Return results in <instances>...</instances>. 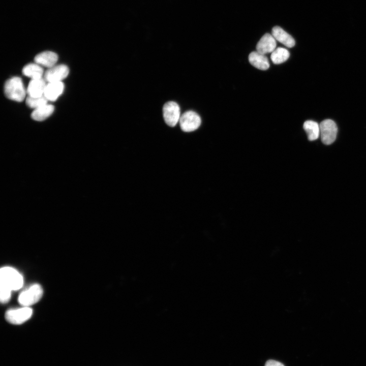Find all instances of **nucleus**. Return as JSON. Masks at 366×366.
I'll return each instance as SVG.
<instances>
[{
	"label": "nucleus",
	"mask_w": 366,
	"mask_h": 366,
	"mask_svg": "<svg viewBox=\"0 0 366 366\" xmlns=\"http://www.w3.org/2000/svg\"><path fill=\"white\" fill-rule=\"evenodd\" d=\"M0 299L3 303L9 301L11 291L21 288L23 285L22 276L15 268L10 266L2 267L0 270Z\"/></svg>",
	"instance_id": "nucleus-1"
},
{
	"label": "nucleus",
	"mask_w": 366,
	"mask_h": 366,
	"mask_svg": "<svg viewBox=\"0 0 366 366\" xmlns=\"http://www.w3.org/2000/svg\"><path fill=\"white\" fill-rule=\"evenodd\" d=\"M4 92L6 97L10 100L22 102L25 96V90L21 79L13 77L5 83Z\"/></svg>",
	"instance_id": "nucleus-2"
},
{
	"label": "nucleus",
	"mask_w": 366,
	"mask_h": 366,
	"mask_svg": "<svg viewBox=\"0 0 366 366\" xmlns=\"http://www.w3.org/2000/svg\"><path fill=\"white\" fill-rule=\"evenodd\" d=\"M43 293V289L40 285H32L20 293L18 302L22 306L29 307L37 302L42 297Z\"/></svg>",
	"instance_id": "nucleus-3"
},
{
	"label": "nucleus",
	"mask_w": 366,
	"mask_h": 366,
	"mask_svg": "<svg viewBox=\"0 0 366 366\" xmlns=\"http://www.w3.org/2000/svg\"><path fill=\"white\" fill-rule=\"evenodd\" d=\"M33 314V310L29 307L8 310L5 313L6 320L13 324L19 325L28 320Z\"/></svg>",
	"instance_id": "nucleus-4"
},
{
	"label": "nucleus",
	"mask_w": 366,
	"mask_h": 366,
	"mask_svg": "<svg viewBox=\"0 0 366 366\" xmlns=\"http://www.w3.org/2000/svg\"><path fill=\"white\" fill-rule=\"evenodd\" d=\"M320 136L322 142L326 145L332 143L337 138L338 128L336 123L330 119L323 120L319 125Z\"/></svg>",
	"instance_id": "nucleus-5"
},
{
	"label": "nucleus",
	"mask_w": 366,
	"mask_h": 366,
	"mask_svg": "<svg viewBox=\"0 0 366 366\" xmlns=\"http://www.w3.org/2000/svg\"><path fill=\"white\" fill-rule=\"evenodd\" d=\"M179 125L185 132H191L197 130L200 126L201 120L199 115L193 111L184 113L180 117Z\"/></svg>",
	"instance_id": "nucleus-6"
},
{
	"label": "nucleus",
	"mask_w": 366,
	"mask_h": 366,
	"mask_svg": "<svg viewBox=\"0 0 366 366\" xmlns=\"http://www.w3.org/2000/svg\"><path fill=\"white\" fill-rule=\"evenodd\" d=\"M163 117L166 124L173 127L176 125L180 119V108L177 103L169 101L163 107Z\"/></svg>",
	"instance_id": "nucleus-7"
},
{
	"label": "nucleus",
	"mask_w": 366,
	"mask_h": 366,
	"mask_svg": "<svg viewBox=\"0 0 366 366\" xmlns=\"http://www.w3.org/2000/svg\"><path fill=\"white\" fill-rule=\"evenodd\" d=\"M69 72V68L65 65H55L45 72L44 79L48 83L59 82L68 76Z\"/></svg>",
	"instance_id": "nucleus-8"
},
{
	"label": "nucleus",
	"mask_w": 366,
	"mask_h": 366,
	"mask_svg": "<svg viewBox=\"0 0 366 366\" xmlns=\"http://www.w3.org/2000/svg\"><path fill=\"white\" fill-rule=\"evenodd\" d=\"M277 46L276 40L272 35L266 33L260 39L256 45L257 51L265 54L271 53Z\"/></svg>",
	"instance_id": "nucleus-9"
},
{
	"label": "nucleus",
	"mask_w": 366,
	"mask_h": 366,
	"mask_svg": "<svg viewBox=\"0 0 366 366\" xmlns=\"http://www.w3.org/2000/svg\"><path fill=\"white\" fill-rule=\"evenodd\" d=\"M57 59V55L55 53L49 51L41 52L37 54L34 58L36 64L48 68L55 66Z\"/></svg>",
	"instance_id": "nucleus-10"
},
{
	"label": "nucleus",
	"mask_w": 366,
	"mask_h": 366,
	"mask_svg": "<svg viewBox=\"0 0 366 366\" xmlns=\"http://www.w3.org/2000/svg\"><path fill=\"white\" fill-rule=\"evenodd\" d=\"M271 35L276 40L288 48H292L295 45V42L293 38L281 27L278 26L273 27Z\"/></svg>",
	"instance_id": "nucleus-11"
},
{
	"label": "nucleus",
	"mask_w": 366,
	"mask_h": 366,
	"mask_svg": "<svg viewBox=\"0 0 366 366\" xmlns=\"http://www.w3.org/2000/svg\"><path fill=\"white\" fill-rule=\"evenodd\" d=\"M46 81L44 79L40 78L32 79L29 82L27 93L29 97H38L44 95L46 86Z\"/></svg>",
	"instance_id": "nucleus-12"
},
{
	"label": "nucleus",
	"mask_w": 366,
	"mask_h": 366,
	"mask_svg": "<svg viewBox=\"0 0 366 366\" xmlns=\"http://www.w3.org/2000/svg\"><path fill=\"white\" fill-rule=\"evenodd\" d=\"M64 88L62 82H49L45 87L44 95L48 100L55 101L62 94Z\"/></svg>",
	"instance_id": "nucleus-13"
},
{
	"label": "nucleus",
	"mask_w": 366,
	"mask_h": 366,
	"mask_svg": "<svg viewBox=\"0 0 366 366\" xmlns=\"http://www.w3.org/2000/svg\"><path fill=\"white\" fill-rule=\"evenodd\" d=\"M249 60L252 66L259 70H266L269 67V61L266 56L257 51L252 52L249 54Z\"/></svg>",
	"instance_id": "nucleus-14"
},
{
	"label": "nucleus",
	"mask_w": 366,
	"mask_h": 366,
	"mask_svg": "<svg viewBox=\"0 0 366 366\" xmlns=\"http://www.w3.org/2000/svg\"><path fill=\"white\" fill-rule=\"evenodd\" d=\"M54 106L46 104L35 109L31 114L32 118L37 121H42L49 117L54 111Z\"/></svg>",
	"instance_id": "nucleus-15"
},
{
	"label": "nucleus",
	"mask_w": 366,
	"mask_h": 366,
	"mask_svg": "<svg viewBox=\"0 0 366 366\" xmlns=\"http://www.w3.org/2000/svg\"><path fill=\"white\" fill-rule=\"evenodd\" d=\"M24 75L32 78L37 79L42 78L44 73L43 69L37 64H28L25 66L22 69Z\"/></svg>",
	"instance_id": "nucleus-16"
},
{
	"label": "nucleus",
	"mask_w": 366,
	"mask_h": 366,
	"mask_svg": "<svg viewBox=\"0 0 366 366\" xmlns=\"http://www.w3.org/2000/svg\"><path fill=\"white\" fill-rule=\"evenodd\" d=\"M303 128L307 134L309 140L314 141L319 137L320 126L317 122L310 120H307L303 123Z\"/></svg>",
	"instance_id": "nucleus-17"
},
{
	"label": "nucleus",
	"mask_w": 366,
	"mask_h": 366,
	"mask_svg": "<svg viewBox=\"0 0 366 366\" xmlns=\"http://www.w3.org/2000/svg\"><path fill=\"white\" fill-rule=\"evenodd\" d=\"M289 56L290 53L287 49L278 47L271 52L270 58L274 64H280L286 61Z\"/></svg>",
	"instance_id": "nucleus-18"
},
{
	"label": "nucleus",
	"mask_w": 366,
	"mask_h": 366,
	"mask_svg": "<svg viewBox=\"0 0 366 366\" xmlns=\"http://www.w3.org/2000/svg\"><path fill=\"white\" fill-rule=\"evenodd\" d=\"M48 100L43 95L38 97L28 96L26 99V105L32 108L36 109L47 104Z\"/></svg>",
	"instance_id": "nucleus-19"
},
{
	"label": "nucleus",
	"mask_w": 366,
	"mask_h": 366,
	"mask_svg": "<svg viewBox=\"0 0 366 366\" xmlns=\"http://www.w3.org/2000/svg\"><path fill=\"white\" fill-rule=\"evenodd\" d=\"M264 366H285L281 362L270 359L267 361L265 363Z\"/></svg>",
	"instance_id": "nucleus-20"
}]
</instances>
